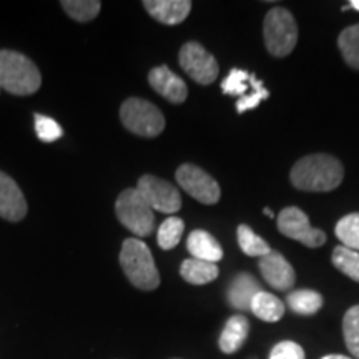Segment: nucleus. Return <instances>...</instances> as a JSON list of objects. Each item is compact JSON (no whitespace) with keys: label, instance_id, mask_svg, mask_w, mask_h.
Returning <instances> with one entry per match:
<instances>
[{"label":"nucleus","instance_id":"473e14b6","mask_svg":"<svg viewBox=\"0 0 359 359\" xmlns=\"http://www.w3.org/2000/svg\"><path fill=\"white\" fill-rule=\"evenodd\" d=\"M349 7H353L354 11H359V0H351V2H349Z\"/></svg>","mask_w":359,"mask_h":359},{"label":"nucleus","instance_id":"0eeeda50","mask_svg":"<svg viewBox=\"0 0 359 359\" xmlns=\"http://www.w3.org/2000/svg\"><path fill=\"white\" fill-rule=\"evenodd\" d=\"M180 67L200 85H212L219 74L217 58L198 42H188L180 50Z\"/></svg>","mask_w":359,"mask_h":359},{"label":"nucleus","instance_id":"b1692460","mask_svg":"<svg viewBox=\"0 0 359 359\" xmlns=\"http://www.w3.org/2000/svg\"><path fill=\"white\" fill-rule=\"evenodd\" d=\"M331 262L343 275L359 283V251L349 250L346 246H336Z\"/></svg>","mask_w":359,"mask_h":359},{"label":"nucleus","instance_id":"393cba45","mask_svg":"<svg viewBox=\"0 0 359 359\" xmlns=\"http://www.w3.org/2000/svg\"><path fill=\"white\" fill-rule=\"evenodd\" d=\"M336 236L349 250L359 251V213L346 215L336 223Z\"/></svg>","mask_w":359,"mask_h":359},{"label":"nucleus","instance_id":"20e7f679","mask_svg":"<svg viewBox=\"0 0 359 359\" xmlns=\"http://www.w3.org/2000/svg\"><path fill=\"white\" fill-rule=\"evenodd\" d=\"M115 213L118 222L138 238L150 236L155 230V215L150 205L143 200L137 188H128L115 201Z\"/></svg>","mask_w":359,"mask_h":359},{"label":"nucleus","instance_id":"a878e982","mask_svg":"<svg viewBox=\"0 0 359 359\" xmlns=\"http://www.w3.org/2000/svg\"><path fill=\"white\" fill-rule=\"evenodd\" d=\"M64 11L77 22H90L100 13L102 4L98 0H64Z\"/></svg>","mask_w":359,"mask_h":359},{"label":"nucleus","instance_id":"f3484780","mask_svg":"<svg viewBox=\"0 0 359 359\" xmlns=\"http://www.w3.org/2000/svg\"><path fill=\"white\" fill-rule=\"evenodd\" d=\"M187 248L195 259L217 264L223 258V248L213 235L205 230H195L187 240Z\"/></svg>","mask_w":359,"mask_h":359},{"label":"nucleus","instance_id":"2f4dec72","mask_svg":"<svg viewBox=\"0 0 359 359\" xmlns=\"http://www.w3.org/2000/svg\"><path fill=\"white\" fill-rule=\"evenodd\" d=\"M321 359H351V358L343 356V354H327V356H323Z\"/></svg>","mask_w":359,"mask_h":359},{"label":"nucleus","instance_id":"4468645a","mask_svg":"<svg viewBox=\"0 0 359 359\" xmlns=\"http://www.w3.org/2000/svg\"><path fill=\"white\" fill-rule=\"evenodd\" d=\"M147 12L165 25H178L187 19L191 11L190 0H145Z\"/></svg>","mask_w":359,"mask_h":359},{"label":"nucleus","instance_id":"72a5a7b5","mask_svg":"<svg viewBox=\"0 0 359 359\" xmlns=\"http://www.w3.org/2000/svg\"><path fill=\"white\" fill-rule=\"evenodd\" d=\"M263 213H264V215H268L269 218L275 217V215H273V212H271V210H269V208H264V210H263Z\"/></svg>","mask_w":359,"mask_h":359},{"label":"nucleus","instance_id":"6e6552de","mask_svg":"<svg viewBox=\"0 0 359 359\" xmlns=\"http://www.w3.org/2000/svg\"><path fill=\"white\" fill-rule=\"evenodd\" d=\"M137 190L155 212L173 215L182 208V195L178 188L168 183L167 180L154 177V175H143L138 180Z\"/></svg>","mask_w":359,"mask_h":359},{"label":"nucleus","instance_id":"5701e85b","mask_svg":"<svg viewBox=\"0 0 359 359\" xmlns=\"http://www.w3.org/2000/svg\"><path fill=\"white\" fill-rule=\"evenodd\" d=\"M183 231H185V223L182 218L178 217H170L160 224L158 235H156V241L161 250L168 251L173 250L175 246H178L182 241Z\"/></svg>","mask_w":359,"mask_h":359},{"label":"nucleus","instance_id":"2eb2a0df","mask_svg":"<svg viewBox=\"0 0 359 359\" xmlns=\"http://www.w3.org/2000/svg\"><path fill=\"white\" fill-rule=\"evenodd\" d=\"M259 291H262V286H259L257 278L251 276L250 273H238L230 283L226 299L230 306L238 309V311H248L251 302Z\"/></svg>","mask_w":359,"mask_h":359},{"label":"nucleus","instance_id":"423d86ee","mask_svg":"<svg viewBox=\"0 0 359 359\" xmlns=\"http://www.w3.org/2000/svg\"><path fill=\"white\" fill-rule=\"evenodd\" d=\"M123 127L138 137L155 138L165 130V116L154 103L132 97L123 102L120 109Z\"/></svg>","mask_w":359,"mask_h":359},{"label":"nucleus","instance_id":"aec40b11","mask_svg":"<svg viewBox=\"0 0 359 359\" xmlns=\"http://www.w3.org/2000/svg\"><path fill=\"white\" fill-rule=\"evenodd\" d=\"M286 303L296 314L311 316L323 308V296L313 290H296L288 294Z\"/></svg>","mask_w":359,"mask_h":359},{"label":"nucleus","instance_id":"c756f323","mask_svg":"<svg viewBox=\"0 0 359 359\" xmlns=\"http://www.w3.org/2000/svg\"><path fill=\"white\" fill-rule=\"evenodd\" d=\"M34 122H35V133H37V137L45 143L55 142L58 138H62V135H64V130H62L60 125H58L53 118H50V116L35 114Z\"/></svg>","mask_w":359,"mask_h":359},{"label":"nucleus","instance_id":"412c9836","mask_svg":"<svg viewBox=\"0 0 359 359\" xmlns=\"http://www.w3.org/2000/svg\"><path fill=\"white\" fill-rule=\"evenodd\" d=\"M238 245H240L241 251L248 257H258L263 258L268 253H271V248L262 236H258L248 224H240L238 226Z\"/></svg>","mask_w":359,"mask_h":359},{"label":"nucleus","instance_id":"f03ea898","mask_svg":"<svg viewBox=\"0 0 359 359\" xmlns=\"http://www.w3.org/2000/svg\"><path fill=\"white\" fill-rule=\"evenodd\" d=\"M120 266L135 288L154 291L160 286V273L154 255L138 238H127L120 251Z\"/></svg>","mask_w":359,"mask_h":359},{"label":"nucleus","instance_id":"f257e3e1","mask_svg":"<svg viewBox=\"0 0 359 359\" xmlns=\"http://www.w3.org/2000/svg\"><path fill=\"white\" fill-rule=\"evenodd\" d=\"M344 168L338 158L325 154L308 155L298 160L291 170L293 187L303 191H331L343 182Z\"/></svg>","mask_w":359,"mask_h":359},{"label":"nucleus","instance_id":"9b49d317","mask_svg":"<svg viewBox=\"0 0 359 359\" xmlns=\"http://www.w3.org/2000/svg\"><path fill=\"white\" fill-rule=\"evenodd\" d=\"M29 206L15 180L0 172V217L8 222H20L25 218Z\"/></svg>","mask_w":359,"mask_h":359},{"label":"nucleus","instance_id":"6ab92c4d","mask_svg":"<svg viewBox=\"0 0 359 359\" xmlns=\"http://www.w3.org/2000/svg\"><path fill=\"white\" fill-rule=\"evenodd\" d=\"M250 311L262 321L276 323L285 316V303L280 298H276L275 294L262 290L251 302Z\"/></svg>","mask_w":359,"mask_h":359},{"label":"nucleus","instance_id":"7ed1b4c3","mask_svg":"<svg viewBox=\"0 0 359 359\" xmlns=\"http://www.w3.org/2000/svg\"><path fill=\"white\" fill-rule=\"evenodd\" d=\"M42 85L39 67L15 50H0V88L12 95H32Z\"/></svg>","mask_w":359,"mask_h":359},{"label":"nucleus","instance_id":"4be33fe9","mask_svg":"<svg viewBox=\"0 0 359 359\" xmlns=\"http://www.w3.org/2000/svg\"><path fill=\"white\" fill-rule=\"evenodd\" d=\"M338 47L344 62L359 70V24L348 27L339 34Z\"/></svg>","mask_w":359,"mask_h":359},{"label":"nucleus","instance_id":"dca6fc26","mask_svg":"<svg viewBox=\"0 0 359 359\" xmlns=\"http://www.w3.org/2000/svg\"><path fill=\"white\" fill-rule=\"evenodd\" d=\"M250 334V321L243 314H233L219 334L218 346L224 354H235L243 348Z\"/></svg>","mask_w":359,"mask_h":359},{"label":"nucleus","instance_id":"f8f14e48","mask_svg":"<svg viewBox=\"0 0 359 359\" xmlns=\"http://www.w3.org/2000/svg\"><path fill=\"white\" fill-rule=\"evenodd\" d=\"M258 266L264 281H266L271 288L286 291L294 285V269L288 262H286L283 255L278 253V251L271 250V253H268L266 257L259 258Z\"/></svg>","mask_w":359,"mask_h":359},{"label":"nucleus","instance_id":"1a4fd4ad","mask_svg":"<svg viewBox=\"0 0 359 359\" xmlns=\"http://www.w3.org/2000/svg\"><path fill=\"white\" fill-rule=\"evenodd\" d=\"M278 230L291 240L299 241L308 248H320L326 243L325 231L309 224L308 215L296 206H288L278 217Z\"/></svg>","mask_w":359,"mask_h":359},{"label":"nucleus","instance_id":"cd10ccee","mask_svg":"<svg viewBox=\"0 0 359 359\" xmlns=\"http://www.w3.org/2000/svg\"><path fill=\"white\" fill-rule=\"evenodd\" d=\"M248 88H251V74L240 69H233L222 83L223 93L231 97H245Z\"/></svg>","mask_w":359,"mask_h":359},{"label":"nucleus","instance_id":"ddd939ff","mask_svg":"<svg viewBox=\"0 0 359 359\" xmlns=\"http://www.w3.org/2000/svg\"><path fill=\"white\" fill-rule=\"evenodd\" d=\"M148 82H150L151 88L155 90L158 95H161L165 100L172 103H183L188 97V87L180 79L175 72L168 69L167 65L155 67L148 74Z\"/></svg>","mask_w":359,"mask_h":359},{"label":"nucleus","instance_id":"bb28decb","mask_svg":"<svg viewBox=\"0 0 359 359\" xmlns=\"http://www.w3.org/2000/svg\"><path fill=\"white\" fill-rule=\"evenodd\" d=\"M343 336L349 353L359 359V304L349 308L343 318Z\"/></svg>","mask_w":359,"mask_h":359},{"label":"nucleus","instance_id":"39448f33","mask_svg":"<svg viewBox=\"0 0 359 359\" xmlns=\"http://www.w3.org/2000/svg\"><path fill=\"white\" fill-rule=\"evenodd\" d=\"M264 43L273 57H286L298 42V25L294 17L283 7L271 8L263 24Z\"/></svg>","mask_w":359,"mask_h":359},{"label":"nucleus","instance_id":"7c9ffc66","mask_svg":"<svg viewBox=\"0 0 359 359\" xmlns=\"http://www.w3.org/2000/svg\"><path fill=\"white\" fill-rule=\"evenodd\" d=\"M269 359H306L304 349L294 341H281L269 353Z\"/></svg>","mask_w":359,"mask_h":359},{"label":"nucleus","instance_id":"9d476101","mask_svg":"<svg viewBox=\"0 0 359 359\" xmlns=\"http://www.w3.org/2000/svg\"><path fill=\"white\" fill-rule=\"evenodd\" d=\"M177 182L191 198L203 205L218 203L219 196H222V190H219L217 180L196 165H182L177 170Z\"/></svg>","mask_w":359,"mask_h":359},{"label":"nucleus","instance_id":"a211bd4d","mask_svg":"<svg viewBox=\"0 0 359 359\" xmlns=\"http://www.w3.org/2000/svg\"><path fill=\"white\" fill-rule=\"evenodd\" d=\"M180 275H182V278L187 283H190V285L201 286L217 280L219 275V269L215 263L190 258L182 263V266H180Z\"/></svg>","mask_w":359,"mask_h":359},{"label":"nucleus","instance_id":"c85d7f7f","mask_svg":"<svg viewBox=\"0 0 359 359\" xmlns=\"http://www.w3.org/2000/svg\"><path fill=\"white\" fill-rule=\"evenodd\" d=\"M269 97V92L264 88L263 82L259 79L251 75V93L250 95L241 97L240 100L236 102V110L238 114H245L246 110H253Z\"/></svg>","mask_w":359,"mask_h":359}]
</instances>
